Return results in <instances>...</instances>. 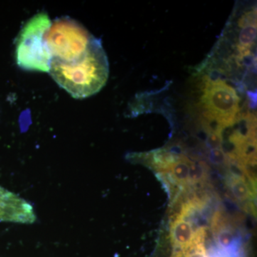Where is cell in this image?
<instances>
[{"label":"cell","instance_id":"cell-1","mask_svg":"<svg viewBox=\"0 0 257 257\" xmlns=\"http://www.w3.org/2000/svg\"><path fill=\"white\" fill-rule=\"evenodd\" d=\"M49 72L75 99L94 95L105 85L109 76V63L101 40L93 37L78 60L65 62L52 59Z\"/></svg>","mask_w":257,"mask_h":257},{"label":"cell","instance_id":"cell-2","mask_svg":"<svg viewBox=\"0 0 257 257\" xmlns=\"http://www.w3.org/2000/svg\"><path fill=\"white\" fill-rule=\"evenodd\" d=\"M52 22L46 13H39L25 24L16 42L17 63L25 70L49 72L52 57L45 34Z\"/></svg>","mask_w":257,"mask_h":257},{"label":"cell","instance_id":"cell-3","mask_svg":"<svg viewBox=\"0 0 257 257\" xmlns=\"http://www.w3.org/2000/svg\"><path fill=\"white\" fill-rule=\"evenodd\" d=\"M93 37L78 22L63 17L51 24L44 38L52 59L69 62L85 53Z\"/></svg>","mask_w":257,"mask_h":257},{"label":"cell","instance_id":"cell-4","mask_svg":"<svg viewBox=\"0 0 257 257\" xmlns=\"http://www.w3.org/2000/svg\"><path fill=\"white\" fill-rule=\"evenodd\" d=\"M239 98L236 90L222 79H204L201 104L206 120L215 123L222 130L234 123L239 111Z\"/></svg>","mask_w":257,"mask_h":257},{"label":"cell","instance_id":"cell-5","mask_svg":"<svg viewBox=\"0 0 257 257\" xmlns=\"http://www.w3.org/2000/svg\"><path fill=\"white\" fill-rule=\"evenodd\" d=\"M36 219L31 204L0 186V221L32 224Z\"/></svg>","mask_w":257,"mask_h":257},{"label":"cell","instance_id":"cell-6","mask_svg":"<svg viewBox=\"0 0 257 257\" xmlns=\"http://www.w3.org/2000/svg\"><path fill=\"white\" fill-rule=\"evenodd\" d=\"M194 234L190 223L182 219L176 220L171 229L172 241L177 248L189 245L194 239Z\"/></svg>","mask_w":257,"mask_h":257},{"label":"cell","instance_id":"cell-7","mask_svg":"<svg viewBox=\"0 0 257 257\" xmlns=\"http://www.w3.org/2000/svg\"><path fill=\"white\" fill-rule=\"evenodd\" d=\"M190 161L186 157H179L178 160L172 165L170 170L175 181L179 184L185 185L189 182V170Z\"/></svg>","mask_w":257,"mask_h":257},{"label":"cell","instance_id":"cell-8","mask_svg":"<svg viewBox=\"0 0 257 257\" xmlns=\"http://www.w3.org/2000/svg\"><path fill=\"white\" fill-rule=\"evenodd\" d=\"M229 184L233 196L239 202H245L251 197L248 184L241 177L232 176L229 179Z\"/></svg>","mask_w":257,"mask_h":257},{"label":"cell","instance_id":"cell-9","mask_svg":"<svg viewBox=\"0 0 257 257\" xmlns=\"http://www.w3.org/2000/svg\"><path fill=\"white\" fill-rule=\"evenodd\" d=\"M208 167L204 162H190L189 170V182L197 184L207 179Z\"/></svg>","mask_w":257,"mask_h":257},{"label":"cell","instance_id":"cell-10","mask_svg":"<svg viewBox=\"0 0 257 257\" xmlns=\"http://www.w3.org/2000/svg\"><path fill=\"white\" fill-rule=\"evenodd\" d=\"M216 240H217L218 244L221 247L231 248V246L234 242V236L229 230L223 229L218 232Z\"/></svg>","mask_w":257,"mask_h":257},{"label":"cell","instance_id":"cell-11","mask_svg":"<svg viewBox=\"0 0 257 257\" xmlns=\"http://www.w3.org/2000/svg\"><path fill=\"white\" fill-rule=\"evenodd\" d=\"M222 142L221 130H216L210 131L209 135H208L207 145L211 150L221 149Z\"/></svg>","mask_w":257,"mask_h":257},{"label":"cell","instance_id":"cell-12","mask_svg":"<svg viewBox=\"0 0 257 257\" xmlns=\"http://www.w3.org/2000/svg\"><path fill=\"white\" fill-rule=\"evenodd\" d=\"M209 160L214 165L221 166L227 163L228 157L222 149H216L209 152Z\"/></svg>","mask_w":257,"mask_h":257}]
</instances>
